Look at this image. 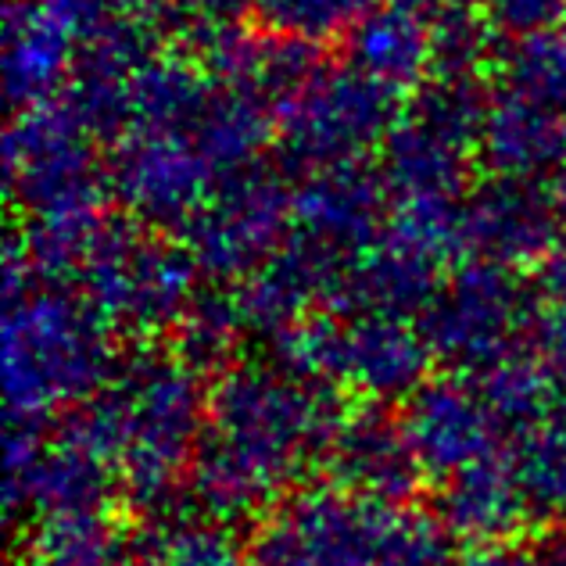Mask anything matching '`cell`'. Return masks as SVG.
Segmentation results:
<instances>
[{"label": "cell", "instance_id": "1", "mask_svg": "<svg viewBox=\"0 0 566 566\" xmlns=\"http://www.w3.org/2000/svg\"><path fill=\"white\" fill-rule=\"evenodd\" d=\"M326 434L319 395L276 374H241L222 384L198 476L212 505L244 510L291 476Z\"/></svg>", "mask_w": 566, "mask_h": 566}, {"label": "cell", "instance_id": "2", "mask_svg": "<svg viewBox=\"0 0 566 566\" xmlns=\"http://www.w3.org/2000/svg\"><path fill=\"white\" fill-rule=\"evenodd\" d=\"M401 94L387 91L366 72L323 65L302 91L276 108V147L283 169L308 176L316 169L369 158L384 147L401 118Z\"/></svg>", "mask_w": 566, "mask_h": 566}, {"label": "cell", "instance_id": "3", "mask_svg": "<svg viewBox=\"0 0 566 566\" xmlns=\"http://www.w3.org/2000/svg\"><path fill=\"white\" fill-rule=\"evenodd\" d=\"M4 369L19 416H36L54 401L86 391L104 369L108 345L94 312L72 297L40 291L8 297Z\"/></svg>", "mask_w": 566, "mask_h": 566}, {"label": "cell", "instance_id": "4", "mask_svg": "<svg viewBox=\"0 0 566 566\" xmlns=\"http://www.w3.org/2000/svg\"><path fill=\"white\" fill-rule=\"evenodd\" d=\"M198 434V395L184 366L144 363L115 387L112 401L83 420V438L101 455L118 452L140 488H166Z\"/></svg>", "mask_w": 566, "mask_h": 566}, {"label": "cell", "instance_id": "5", "mask_svg": "<svg viewBox=\"0 0 566 566\" xmlns=\"http://www.w3.org/2000/svg\"><path fill=\"white\" fill-rule=\"evenodd\" d=\"M198 262L187 244L144 237L133 219H108L86 255L80 280L91 308L137 331H155L190 308Z\"/></svg>", "mask_w": 566, "mask_h": 566}, {"label": "cell", "instance_id": "6", "mask_svg": "<svg viewBox=\"0 0 566 566\" xmlns=\"http://www.w3.org/2000/svg\"><path fill=\"white\" fill-rule=\"evenodd\" d=\"M94 133L69 101H43L14 115L4 144L8 184L33 216L104 205L108 176L91 147Z\"/></svg>", "mask_w": 566, "mask_h": 566}, {"label": "cell", "instance_id": "7", "mask_svg": "<svg viewBox=\"0 0 566 566\" xmlns=\"http://www.w3.org/2000/svg\"><path fill=\"white\" fill-rule=\"evenodd\" d=\"M294 190L280 176L233 172L187 222V251L212 276H251L287 248Z\"/></svg>", "mask_w": 566, "mask_h": 566}, {"label": "cell", "instance_id": "8", "mask_svg": "<svg viewBox=\"0 0 566 566\" xmlns=\"http://www.w3.org/2000/svg\"><path fill=\"white\" fill-rule=\"evenodd\" d=\"M391 516L359 491L297 495L255 534L251 566H377Z\"/></svg>", "mask_w": 566, "mask_h": 566}, {"label": "cell", "instance_id": "9", "mask_svg": "<svg viewBox=\"0 0 566 566\" xmlns=\"http://www.w3.org/2000/svg\"><path fill=\"white\" fill-rule=\"evenodd\" d=\"M108 190L129 216L151 227L187 222L216 190V169L184 126H133L115 140L104 166Z\"/></svg>", "mask_w": 566, "mask_h": 566}, {"label": "cell", "instance_id": "10", "mask_svg": "<svg viewBox=\"0 0 566 566\" xmlns=\"http://www.w3.org/2000/svg\"><path fill=\"white\" fill-rule=\"evenodd\" d=\"M527 302L510 265H463L427 305V345L444 359L488 369L510 355V340L524 323Z\"/></svg>", "mask_w": 566, "mask_h": 566}, {"label": "cell", "instance_id": "11", "mask_svg": "<svg viewBox=\"0 0 566 566\" xmlns=\"http://www.w3.org/2000/svg\"><path fill=\"white\" fill-rule=\"evenodd\" d=\"M302 180L305 184L294 190L297 237L334 251L337 259H345L348 251L363 255L391 216V184L384 169L363 158L316 169Z\"/></svg>", "mask_w": 566, "mask_h": 566}, {"label": "cell", "instance_id": "12", "mask_svg": "<svg viewBox=\"0 0 566 566\" xmlns=\"http://www.w3.org/2000/svg\"><path fill=\"white\" fill-rule=\"evenodd\" d=\"M563 219L548 187L516 176H491L467 193V251L495 265L545 259Z\"/></svg>", "mask_w": 566, "mask_h": 566}, {"label": "cell", "instance_id": "13", "mask_svg": "<svg viewBox=\"0 0 566 566\" xmlns=\"http://www.w3.org/2000/svg\"><path fill=\"white\" fill-rule=\"evenodd\" d=\"M83 40L43 0H14L4 22V91L14 112L54 101L69 86Z\"/></svg>", "mask_w": 566, "mask_h": 566}, {"label": "cell", "instance_id": "14", "mask_svg": "<svg viewBox=\"0 0 566 566\" xmlns=\"http://www.w3.org/2000/svg\"><path fill=\"white\" fill-rule=\"evenodd\" d=\"M401 427L416 463L434 473H459L488 459L499 423L481 395L459 384H427L412 395Z\"/></svg>", "mask_w": 566, "mask_h": 566}, {"label": "cell", "instance_id": "15", "mask_svg": "<svg viewBox=\"0 0 566 566\" xmlns=\"http://www.w3.org/2000/svg\"><path fill=\"white\" fill-rule=\"evenodd\" d=\"M345 62L395 94L420 91L434 69L430 14L387 0L345 36Z\"/></svg>", "mask_w": 566, "mask_h": 566}, {"label": "cell", "instance_id": "16", "mask_svg": "<svg viewBox=\"0 0 566 566\" xmlns=\"http://www.w3.org/2000/svg\"><path fill=\"white\" fill-rule=\"evenodd\" d=\"M476 147L434 129L401 108L398 126L384 140L380 169L398 198H467V176Z\"/></svg>", "mask_w": 566, "mask_h": 566}, {"label": "cell", "instance_id": "17", "mask_svg": "<svg viewBox=\"0 0 566 566\" xmlns=\"http://www.w3.org/2000/svg\"><path fill=\"white\" fill-rule=\"evenodd\" d=\"M563 118L513 91H502L491 97L476 158L484 161L491 176L538 180L542 172H553L563 151Z\"/></svg>", "mask_w": 566, "mask_h": 566}, {"label": "cell", "instance_id": "18", "mask_svg": "<svg viewBox=\"0 0 566 566\" xmlns=\"http://www.w3.org/2000/svg\"><path fill=\"white\" fill-rule=\"evenodd\" d=\"M427 348V337L398 323V316L374 312L355 326H340V374L377 395H398L420 380Z\"/></svg>", "mask_w": 566, "mask_h": 566}, {"label": "cell", "instance_id": "19", "mask_svg": "<svg viewBox=\"0 0 566 566\" xmlns=\"http://www.w3.org/2000/svg\"><path fill=\"white\" fill-rule=\"evenodd\" d=\"M527 505L516 470L481 459L452 473V484L441 499V516L452 534H463L476 545H502L516 531Z\"/></svg>", "mask_w": 566, "mask_h": 566}, {"label": "cell", "instance_id": "20", "mask_svg": "<svg viewBox=\"0 0 566 566\" xmlns=\"http://www.w3.org/2000/svg\"><path fill=\"white\" fill-rule=\"evenodd\" d=\"M337 459L345 467V484L369 499L401 495L416 476V455L406 427H395L380 416L352 420L337 438Z\"/></svg>", "mask_w": 566, "mask_h": 566}, {"label": "cell", "instance_id": "21", "mask_svg": "<svg viewBox=\"0 0 566 566\" xmlns=\"http://www.w3.org/2000/svg\"><path fill=\"white\" fill-rule=\"evenodd\" d=\"M430 48H434V69L430 76L449 80H484V69L502 62L505 36L491 22L484 4H452L430 14Z\"/></svg>", "mask_w": 566, "mask_h": 566}, {"label": "cell", "instance_id": "22", "mask_svg": "<svg viewBox=\"0 0 566 566\" xmlns=\"http://www.w3.org/2000/svg\"><path fill=\"white\" fill-rule=\"evenodd\" d=\"M502 80L505 91L534 101L538 108L553 112L566 123V29L510 40L502 51Z\"/></svg>", "mask_w": 566, "mask_h": 566}, {"label": "cell", "instance_id": "23", "mask_svg": "<svg viewBox=\"0 0 566 566\" xmlns=\"http://www.w3.org/2000/svg\"><path fill=\"white\" fill-rule=\"evenodd\" d=\"M481 398L491 409V416H495L499 427L538 430V423L548 416V406H553V377H548V363L538 366L531 359L505 355V359L484 369Z\"/></svg>", "mask_w": 566, "mask_h": 566}, {"label": "cell", "instance_id": "24", "mask_svg": "<svg viewBox=\"0 0 566 566\" xmlns=\"http://www.w3.org/2000/svg\"><path fill=\"white\" fill-rule=\"evenodd\" d=\"M251 11L265 33L326 43L348 36L374 11V0H251Z\"/></svg>", "mask_w": 566, "mask_h": 566}, {"label": "cell", "instance_id": "25", "mask_svg": "<svg viewBox=\"0 0 566 566\" xmlns=\"http://www.w3.org/2000/svg\"><path fill=\"white\" fill-rule=\"evenodd\" d=\"M516 476L531 505L566 513V427L534 430L516 459Z\"/></svg>", "mask_w": 566, "mask_h": 566}, {"label": "cell", "instance_id": "26", "mask_svg": "<svg viewBox=\"0 0 566 566\" xmlns=\"http://www.w3.org/2000/svg\"><path fill=\"white\" fill-rule=\"evenodd\" d=\"M377 566H455L449 538L434 520L423 516H391L384 531Z\"/></svg>", "mask_w": 566, "mask_h": 566}, {"label": "cell", "instance_id": "27", "mask_svg": "<svg viewBox=\"0 0 566 566\" xmlns=\"http://www.w3.org/2000/svg\"><path fill=\"white\" fill-rule=\"evenodd\" d=\"M484 8L505 40L534 36L566 22V0H484Z\"/></svg>", "mask_w": 566, "mask_h": 566}, {"label": "cell", "instance_id": "28", "mask_svg": "<svg viewBox=\"0 0 566 566\" xmlns=\"http://www.w3.org/2000/svg\"><path fill=\"white\" fill-rule=\"evenodd\" d=\"M158 566H241L233 545L216 531H176L158 556Z\"/></svg>", "mask_w": 566, "mask_h": 566}, {"label": "cell", "instance_id": "29", "mask_svg": "<svg viewBox=\"0 0 566 566\" xmlns=\"http://www.w3.org/2000/svg\"><path fill=\"white\" fill-rule=\"evenodd\" d=\"M244 8H251V0H184L190 25H237Z\"/></svg>", "mask_w": 566, "mask_h": 566}, {"label": "cell", "instance_id": "30", "mask_svg": "<svg viewBox=\"0 0 566 566\" xmlns=\"http://www.w3.org/2000/svg\"><path fill=\"white\" fill-rule=\"evenodd\" d=\"M538 283H542L545 302L553 305L556 312H566V244H556V248L542 259Z\"/></svg>", "mask_w": 566, "mask_h": 566}, {"label": "cell", "instance_id": "31", "mask_svg": "<svg viewBox=\"0 0 566 566\" xmlns=\"http://www.w3.org/2000/svg\"><path fill=\"white\" fill-rule=\"evenodd\" d=\"M553 184H548V193H553V201H556V212L559 219L566 222V137H563V151L556 158V166H553Z\"/></svg>", "mask_w": 566, "mask_h": 566}, {"label": "cell", "instance_id": "32", "mask_svg": "<svg viewBox=\"0 0 566 566\" xmlns=\"http://www.w3.org/2000/svg\"><path fill=\"white\" fill-rule=\"evenodd\" d=\"M470 566H527V559L513 556L510 548H502V545H488L470 559Z\"/></svg>", "mask_w": 566, "mask_h": 566}, {"label": "cell", "instance_id": "33", "mask_svg": "<svg viewBox=\"0 0 566 566\" xmlns=\"http://www.w3.org/2000/svg\"><path fill=\"white\" fill-rule=\"evenodd\" d=\"M527 566H566V538H553L527 559Z\"/></svg>", "mask_w": 566, "mask_h": 566}, {"label": "cell", "instance_id": "34", "mask_svg": "<svg viewBox=\"0 0 566 566\" xmlns=\"http://www.w3.org/2000/svg\"><path fill=\"white\" fill-rule=\"evenodd\" d=\"M391 4L412 8V11H420V14H438V11L452 8V4H467V0H391Z\"/></svg>", "mask_w": 566, "mask_h": 566}, {"label": "cell", "instance_id": "35", "mask_svg": "<svg viewBox=\"0 0 566 566\" xmlns=\"http://www.w3.org/2000/svg\"><path fill=\"white\" fill-rule=\"evenodd\" d=\"M43 566H51V563H43Z\"/></svg>", "mask_w": 566, "mask_h": 566}, {"label": "cell", "instance_id": "36", "mask_svg": "<svg viewBox=\"0 0 566 566\" xmlns=\"http://www.w3.org/2000/svg\"><path fill=\"white\" fill-rule=\"evenodd\" d=\"M563 29H566V22H563Z\"/></svg>", "mask_w": 566, "mask_h": 566}]
</instances>
